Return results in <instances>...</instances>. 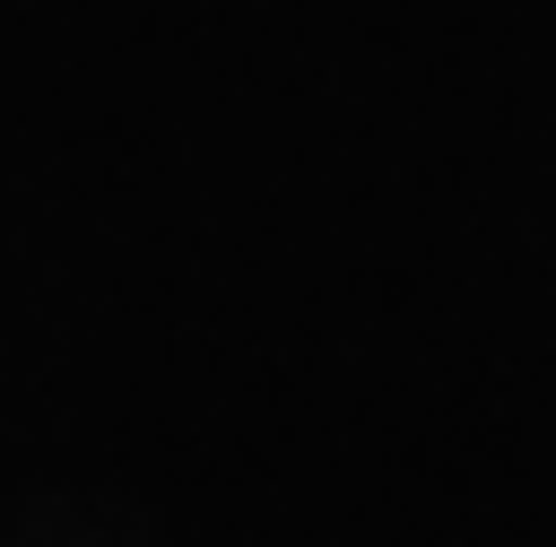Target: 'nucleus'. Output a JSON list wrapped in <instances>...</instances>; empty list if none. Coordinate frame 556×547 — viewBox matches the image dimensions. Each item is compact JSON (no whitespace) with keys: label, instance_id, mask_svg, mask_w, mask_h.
<instances>
[]
</instances>
